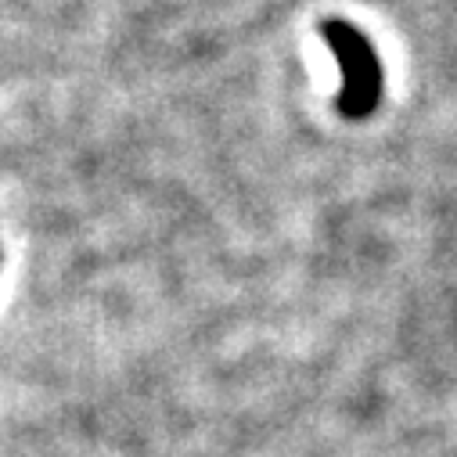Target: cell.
I'll use <instances>...</instances> for the list:
<instances>
[{"instance_id":"cell-1","label":"cell","mask_w":457,"mask_h":457,"mask_svg":"<svg viewBox=\"0 0 457 457\" xmlns=\"http://www.w3.org/2000/svg\"><path fill=\"white\" fill-rule=\"evenodd\" d=\"M324 40L342 69L338 112L346 120H368L382 101V65L375 58L371 44L346 22H328Z\"/></svg>"}]
</instances>
